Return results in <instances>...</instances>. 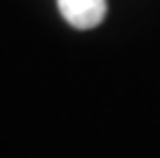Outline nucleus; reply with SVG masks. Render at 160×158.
I'll list each match as a JSON object with an SVG mask.
<instances>
[{
	"mask_svg": "<svg viewBox=\"0 0 160 158\" xmlns=\"http://www.w3.org/2000/svg\"><path fill=\"white\" fill-rule=\"evenodd\" d=\"M59 12L73 29H94L106 17V0H57Z\"/></svg>",
	"mask_w": 160,
	"mask_h": 158,
	"instance_id": "f257e3e1",
	"label": "nucleus"
}]
</instances>
